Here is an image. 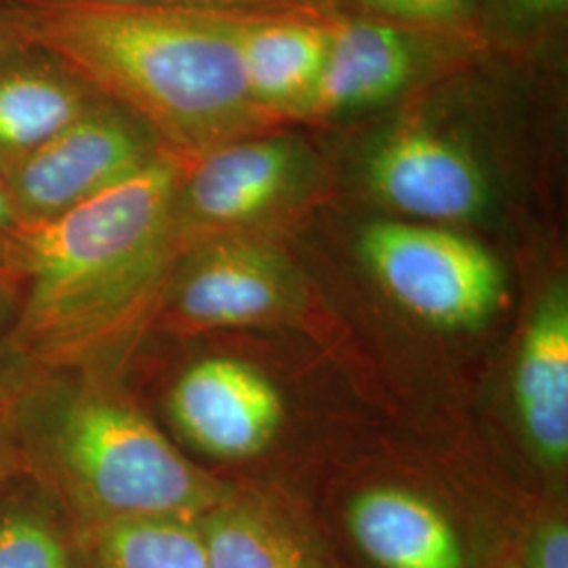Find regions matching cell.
<instances>
[{
    "label": "cell",
    "mask_w": 568,
    "mask_h": 568,
    "mask_svg": "<svg viewBox=\"0 0 568 568\" xmlns=\"http://www.w3.org/2000/svg\"><path fill=\"white\" fill-rule=\"evenodd\" d=\"M183 164L163 150L95 199L21 227L0 262L21 286L7 339L13 368L91 371L142 316L180 255L173 206Z\"/></svg>",
    "instance_id": "cell-1"
},
{
    "label": "cell",
    "mask_w": 568,
    "mask_h": 568,
    "mask_svg": "<svg viewBox=\"0 0 568 568\" xmlns=\"http://www.w3.org/2000/svg\"><path fill=\"white\" fill-rule=\"evenodd\" d=\"M7 13L28 47L70 68L185 161L281 122L248 93L236 13L58 2Z\"/></svg>",
    "instance_id": "cell-2"
},
{
    "label": "cell",
    "mask_w": 568,
    "mask_h": 568,
    "mask_svg": "<svg viewBox=\"0 0 568 568\" xmlns=\"http://www.w3.org/2000/svg\"><path fill=\"white\" fill-rule=\"evenodd\" d=\"M0 403L21 474L89 530L201 518L232 497L138 406L84 371L11 368L0 377Z\"/></svg>",
    "instance_id": "cell-3"
},
{
    "label": "cell",
    "mask_w": 568,
    "mask_h": 568,
    "mask_svg": "<svg viewBox=\"0 0 568 568\" xmlns=\"http://www.w3.org/2000/svg\"><path fill=\"white\" fill-rule=\"evenodd\" d=\"M358 251L387 295L427 325L474 328L504 300L499 262L445 227L377 222L363 230Z\"/></svg>",
    "instance_id": "cell-4"
},
{
    "label": "cell",
    "mask_w": 568,
    "mask_h": 568,
    "mask_svg": "<svg viewBox=\"0 0 568 568\" xmlns=\"http://www.w3.org/2000/svg\"><path fill=\"white\" fill-rule=\"evenodd\" d=\"M312 171L307 143L276 129L185 161L173 206L180 253L291 204L307 187Z\"/></svg>",
    "instance_id": "cell-5"
},
{
    "label": "cell",
    "mask_w": 568,
    "mask_h": 568,
    "mask_svg": "<svg viewBox=\"0 0 568 568\" xmlns=\"http://www.w3.org/2000/svg\"><path fill=\"white\" fill-rule=\"evenodd\" d=\"M163 150L142 122L102 100L53 140L2 166L0 175L26 227L95 199Z\"/></svg>",
    "instance_id": "cell-6"
},
{
    "label": "cell",
    "mask_w": 568,
    "mask_h": 568,
    "mask_svg": "<svg viewBox=\"0 0 568 568\" xmlns=\"http://www.w3.org/2000/svg\"><path fill=\"white\" fill-rule=\"evenodd\" d=\"M365 178L387 206L429 222H464L483 213L488 182L464 143L424 121L403 122L366 154Z\"/></svg>",
    "instance_id": "cell-7"
},
{
    "label": "cell",
    "mask_w": 568,
    "mask_h": 568,
    "mask_svg": "<svg viewBox=\"0 0 568 568\" xmlns=\"http://www.w3.org/2000/svg\"><path fill=\"white\" fill-rule=\"evenodd\" d=\"M180 255L171 302L183 325H257L291 304V267L267 244L222 234L190 244Z\"/></svg>",
    "instance_id": "cell-8"
},
{
    "label": "cell",
    "mask_w": 568,
    "mask_h": 568,
    "mask_svg": "<svg viewBox=\"0 0 568 568\" xmlns=\"http://www.w3.org/2000/svg\"><path fill=\"white\" fill-rule=\"evenodd\" d=\"M169 413L194 447L220 459H246L274 440L284 405L262 371L217 356L183 371L171 389Z\"/></svg>",
    "instance_id": "cell-9"
},
{
    "label": "cell",
    "mask_w": 568,
    "mask_h": 568,
    "mask_svg": "<svg viewBox=\"0 0 568 568\" xmlns=\"http://www.w3.org/2000/svg\"><path fill=\"white\" fill-rule=\"evenodd\" d=\"M422 53L413 28L375 18L333 21L321 77L300 119H342L394 102L417 79Z\"/></svg>",
    "instance_id": "cell-10"
},
{
    "label": "cell",
    "mask_w": 568,
    "mask_h": 568,
    "mask_svg": "<svg viewBox=\"0 0 568 568\" xmlns=\"http://www.w3.org/2000/svg\"><path fill=\"white\" fill-rule=\"evenodd\" d=\"M344 528L371 568H476L478 562L447 511L408 488H363L345 506Z\"/></svg>",
    "instance_id": "cell-11"
},
{
    "label": "cell",
    "mask_w": 568,
    "mask_h": 568,
    "mask_svg": "<svg viewBox=\"0 0 568 568\" xmlns=\"http://www.w3.org/2000/svg\"><path fill=\"white\" fill-rule=\"evenodd\" d=\"M514 400L528 445L549 467L568 459V293L549 284L528 323L514 373Z\"/></svg>",
    "instance_id": "cell-12"
},
{
    "label": "cell",
    "mask_w": 568,
    "mask_h": 568,
    "mask_svg": "<svg viewBox=\"0 0 568 568\" xmlns=\"http://www.w3.org/2000/svg\"><path fill=\"white\" fill-rule=\"evenodd\" d=\"M333 21L232 16V34L248 93L274 119H300L321 77Z\"/></svg>",
    "instance_id": "cell-13"
},
{
    "label": "cell",
    "mask_w": 568,
    "mask_h": 568,
    "mask_svg": "<svg viewBox=\"0 0 568 568\" xmlns=\"http://www.w3.org/2000/svg\"><path fill=\"white\" fill-rule=\"evenodd\" d=\"M100 98L70 68L39 51L0 65V169L53 140Z\"/></svg>",
    "instance_id": "cell-14"
},
{
    "label": "cell",
    "mask_w": 568,
    "mask_h": 568,
    "mask_svg": "<svg viewBox=\"0 0 568 568\" xmlns=\"http://www.w3.org/2000/svg\"><path fill=\"white\" fill-rule=\"evenodd\" d=\"M199 523L206 568H337L310 528L260 499L232 495Z\"/></svg>",
    "instance_id": "cell-15"
},
{
    "label": "cell",
    "mask_w": 568,
    "mask_h": 568,
    "mask_svg": "<svg viewBox=\"0 0 568 568\" xmlns=\"http://www.w3.org/2000/svg\"><path fill=\"white\" fill-rule=\"evenodd\" d=\"M0 568H103L93 532L34 483L0 485Z\"/></svg>",
    "instance_id": "cell-16"
},
{
    "label": "cell",
    "mask_w": 568,
    "mask_h": 568,
    "mask_svg": "<svg viewBox=\"0 0 568 568\" xmlns=\"http://www.w3.org/2000/svg\"><path fill=\"white\" fill-rule=\"evenodd\" d=\"M91 532L103 568H206L199 518H135Z\"/></svg>",
    "instance_id": "cell-17"
},
{
    "label": "cell",
    "mask_w": 568,
    "mask_h": 568,
    "mask_svg": "<svg viewBox=\"0 0 568 568\" xmlns=\"http://www.w3.org/2000/svg\"><path fill=\"white\" fill-rule=\"evenodd\" d=\"M58 4H108V7H173L236 16H302L333 21L344 18L337 0H23Z\"/></svg>",
    "instance_id": "cell-18"
},
{
    "label": "cell",
    "mask_w": 568,
    "mask_h": 568,
    "mask_svg": "<svg viewBox=\"0 0 568 568\" xmlns=\"http://www.w3.org/2000/svg\"><path fill=\"white\" fill-rule=\"evenodd\" d=\"M339 2V0H337ZM375 20L405 28H445L467 20L483 0H352Z\"/></svg>",
    "instance_id": "cell-19"
},
{
    "label": "cell",
    "mask_w": 568,
    "mask_h": 568,
    "mask_svg": "<svg viewBox=\"0 0 568 568\" xmlns=\"http://www.w3.org/2000/svg\"><path fill=\"white\" fill-rule=\"evenodd\" d=\"M516 544L523 568H568V523L560 511L535 516Z\"/></svg>",
    "instance_id": "cell-20"
},
{
    "label": "cell",
    "mask_w": 568,
    "mask_h": 568,
    "mask_svg": "<svg viewBox=\"0 0 568 568\" xmlns=\"http://www.w3.org/2000/svg\"><path fill=\"white\" fill-rule=\"evenodd\" d=\"M518 18L527 21L558 20L567 13L568 0H509Z\"/></svg>",
    "instance_id": "cell-21"
},
{
    "label": "cell",
    "mask_w": 568,
    "mask_h": 568,
    "mask_svg": "<svg viewBox=\"0 0 568 568\" xmlns=\"http://www.w3.org/2000/svg\"><path fill=\"white\" fill-rule=\"evenodd\" d=\"M476 568H523L516 539L504 537V539L495 541L493 546H488L478 556Z\"/></svg>",
    "instance_id": "cell-22"
},
{
    "label": "cell",
    "mask_w": 568,
    "mask_h": 568,
    "mask_svg": "<svg viewBox=\"0 0 568 568\" xmlns=\"http://www.w3.org/2000/svg\"><path fill=\"white\" fill-rule=\"evenodd\" d=\"M20 217L16 213V206L11 203V196H9L7 185L0 175V262H2L9 244L13 243V239L20 234Z\"/></svg>",
    "instance_id": "cell-23"
},
{
    "label": "cell",
    "mask_w": 568,
    "mask_h": 568,
    "mask_svg": "<svg viewBox=\"0 0 568 568\" xmlns=\"http://www.w3.org/2000/svg\"><path fill=\"white\" fill-rule=\"evenodd\" d=\"M16 474H20V464H18V455L11 443L9 427L2 413V403H0V485Z\"/></svg>",
    "instance_id": "cell-24"
},
{
    "label": "cell",
    "mask_w": 568,
    "mask_h": 568,
    "mask_svg": "<svg viewBox=\"0 0 568 568\" xmlns=\"http://www.w3.org/2000/svg\"><path fill=\"white\" fill-rule=\"evenodd\" d=\"M23 49H28V44L21 41L18 30L11 23L9 13L0 11V65L7 60H11L13 55L21 53Z\"/></svg>",
    "instance_id": "cell-25"
},
{
    "label": "cell",
    "mask_w": 568,
    "mask_h": 568,
    "mask_svg": "<svg viewBox=\"0 0 568 568\" xmlns=\"http://www.w3.org/2000/svg\"><path fill=\"white\" fill-rule=\"evenodd\" d=\"M11 323H13V300L0 278V363L7 356V339H9Z\"/></svg>",
    "instance_id": "cell-26"
}]
</instances>
